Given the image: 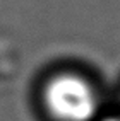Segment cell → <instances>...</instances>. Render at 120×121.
I'll use <instances>...</instances> for the list:
<instances>
[{
  "label": "cell",
  "instance_id": "cell-1",
  "mask_svg": "<svg viewBox=\"0 0 120 121\" xmlns=\"http://www.w3.org/2000/svg\"><path fill=\"white\" fill-rule=\"evenodd\" d=\"M45 106L57 121H91L98 111V95L82 77L62 73L45 87Z\"/></svg>",
  "mask_w": 120,
  "mask_h": 121
},
{
  "label": "cell",
  "instance_id": "cell-2",
  "mask_svg": "<svg viewBox=\"0 0 120 121\" xmlns=\"http://www.w3.org/2000/svg\"><path fill=\"white\" fill-rule=\"evenodd\" d=\"M105 121H120V118H108V119H105Z\"/></svg>",
  "mask_w": 120,
  "mask_h": 121
}]
</instances>
